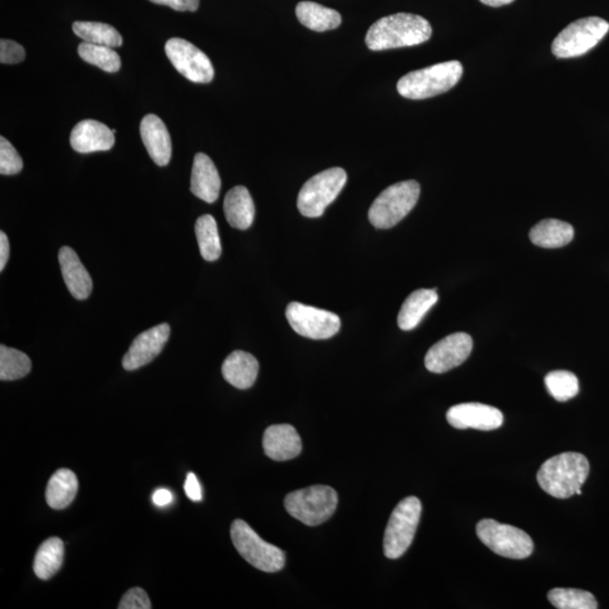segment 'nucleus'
<instances>
[{"label":"nucleus","instance_id":"obj_1","mask_svg":"<svg viewBox=\"0 0 609 609\" xmlns=\"http://www.w3.org/2000/svg\"><path fill=\"white\" fill-rule=\"evenodd\" d=\"M431 35L432 27L426 18L398 13L375 22L367 32L366 44L371 51L406 48L425 44Z\"/></svg>","mask_w":609,"mask_h":609},{"label":"nucleus","instance_id":"obj_2","mask_svg":"<svg viewBox=\"0 0 609 609\" xmlns=\"http://www.w3.org/2000/svg\"><path fill=\"white\" fill-rule=\"evenodd\" d=\"M587 457L579 453H564L547 459L539 468L537 482L547 495L568 499L583 495L581 486L589 476Z\"/></svg>","mask_w":609,"mask_h":609},{"label":"nucleus","instance_id":"obj_3","mask_svg":"<svg viewBox=\"0 0 609 609\" xmlns=\"http://www.w3.org/2000/svg\"><path fill=\"white\" fill-rule=\"evenodd\" d=\"M463 75L457 60L435 64L408 73L398 83L399 95L410 100H425L452 90Z\"/></svg>","mask_w":609,"mask_h":609},{"label":"nucleus","instance_id":"obj_4","mask_svg":"<svg viewBox=\"0 0 609 609\" xmlns=\"http://www.w3.org/2000/svg\"><path fill=\"white\" fill-rule=\"evenodd\" d=\"M420 192V184L415 180L390 185L371 204L368 213L371 225L379 230L392 229L416 207Z\"/></svg>","mask_w":609,"mask_h":609},{"label":"nucleus","instance_id":"obj_5","mask_svg":"<svg viewBox=\"0 0 609 609\" xmlns=\"http://www.w3.org/2000/svg\"><path fill=\"white\" fill-rule=\"evenodd\" d=\"M337 491L328 486H314L291 492L285 499V508L291 517L307 526H319L336 513Z\"/></svg>","mask_w":609,"mask_h":609},{"label":"nucleus","instance_id":"obj_6","mask_svg":"<svg viewBox=\"0 0 609 609\" xmlns=\"http://www.w3.org/2000/svg\"><path fill=\"white\" fill-rule=\"evenodd\" d=\"M231 536L237 552L254 568L273 574L285 566V553L263 541L244 520L237 519L231 524Z\"/></svg>","mask_w":609,"mask_h":609},{"label":"nucleus","instance_id":"obj_7","mask_svg":"<svg viewBox=\"0 0 609 609\" xmlns=\"http://www.w3.org/2000/svg\"><path fill=\"white\" fill-rule=\"evenodd\" d=\"M422 513L421 501L417 496L403 499L390 515L384 536V555L390 560L398 559L415 539Z\"/></svg>","mask_w":609,"mask_h":609},{"label":"nucleus","instance_id":"obj_8","mask_svg":"<svg viewBox=\"0 0 609 609\" xmlns=\"http://www.w3.org/2000/svg\"><path fill=\"white\" fill-rule=\"evenodd\" d=\"M348 176L340 167L325 170L307 181L297 199V207L301 215L318 218L340 194Z\"/></svg>","mask_w":609,"mask_h":609},{"label":"nucleus","instance_id":"obj_9","mask_svg":"<svg viewBox=\"0 0 609 609\" xmlns=\"http://www.w3.org/2000/svg\"><path fill=\"white\" fill-rule=\"evenodd\" d=\"M609 23L601 17H585L571 23L553 41L552 53L560 59L580 57L608 34Z\"/></svg>","mask_w":609,"mask_h":609},{"label":"nucleus","instance_id":"obj_10","mask_svg":"<svg viewBox=\"0 0 609 609\" xmlns=\"http://www.w3.org/2000/svg\"><path fill=\"white\" fill-rule=\"evenodd\" d=\"M477 537L496 555L523 560L532 555L534 543L527 533L494 519H483L476 526Z\"/></svg>","mask_w":609,"mask_h":609},{"label":"nucleus","instance_id":"obj_11","mask_svg":"<svg viewBox=\"0 0 609 609\" xmlns=\"http://www.w3.org/2000/svg\"><path fill=\"white\" fill-rule=\"evenodd\" d=\"M286 316L296 333L313 340H327L341 329V319L337 314L296 301L288 305Z\"/></svg>","mask_w":609,"mask_h":609},{"label":"nucleus","instance_id":"obj_12","mask_svg":"<svg viewBox=\"0 0 609 609\" xmlns=\"http://www.w3.org/2000/svg\"><path fill=\"white\" fill-rule=\"evenodd\" d=\"M165 53L176 71L191 82L208 83L215 76L208 55L187 40L170 39L166 42Z\"/></svg>","mask_w":609,"mask_h":609},{"label":"nucleus","instance_id":"obj_13","mask_svg":"<svg viewBox=\"0 0 609 609\" xmlns=\"http://www.w3.org/2000/svg\"><path fill=\"white\" fill-rule=\"evenodd\" d=\"M473 340L467 333L450 334L427 351L425 365L431 373L444 374L457 368L471 355Z\"/></svg>","mask_w":609,"mask_h":609},{"label":"nucleus","instance_id":"obj_14","mask_svg":"<svg viewBox=\"0 0 609 609\" xmlns=\"http://www.w3.org/2000/svg\"><path fill=\"white\" fill-rule=\"evenodd\" d=\"M170 334L171 328L167 323L157 325L139 334L123 357V368L133 371L150 364L164 349Z\"/></svg>","mask_w":609,"mask_h":609},{"label":"nucleus","instance_id":"obj_15","mask_svg":"<svg viewBox=\"0 0 609 609\" xmlns=\"http://www.w3.org/2000/svg\"><path fill=\"white\" fill-rule=\"evenodd\" d=\"M447 421L459 430L492 431L502 426L504 415L497 408L486 404L463 403L449 408Z\"/></svg>","mask_w":609,"mask_h":609},{"label":"nucleus","instance_id":"obj_16","mask_svg":"<svg viewBox=\"0 0 609 609\" xmlns=\"http://www.w3.org/2000/svg\"><path fill=\"white\" fill-rule=\"evenodd\" d=\"M113 130L96 120H83L71 134L73 150L81 153L110 151L114 146Z\"/></svg>","mask_w":609,"mask_h":609},{"label":"nucleus","instance_id":"obj_17","mask_svg":"<svg viewBox=\"0 0 609 609\" xmlns=\"http://www.w3.org/2000/svg\"><path fill=\"white\" fill-rule=\"evenodd\" d=\"M263 449L269 458L285 462L296 458L303 445L299 432L290 425H273L263 435Z\"/></svg>","mask_w":609,"mask_h":609},{"label":"nucleus","instance_id":"obj_18","mask_svg":"<svg viewBox=\"0 0 609 609\" xmlns=\"http://www.w3.org/2000/svg\"><path fill=\"white\" fill-rule=\"evenodd\" d=\"M221 180L217 167L206 153L199 152L194 156L191 191L204 202L213 203L220 197Z\"/></svg>","mask_w":609,"mask_h":609},{"label":"nucleus","instance_id":"obj_19","mask_svg":"<svg viewBox=\"0 0 609 609\" xmlns=\"http://www.w3.org/2000/svg\"><path fill=\"white\" fill-rule=\"evenodd\" d=\"M141 134L148 153L158 166L169 164L172 157V142L169 130L161 118L148 114L141 123Z\"/></svg>","mask_w":609,"mask_h":609},{"label":"nucleus","instance_id":"obj_20","mask_svg":"<svg viewBox=\"0 0 609 609\" xmlns=\"http://www.w3.org/2000/svg\"><path fill=\"white\" fill-rule=\"evenodd\" d=\"M58 259L68 290L78 300H87L93 290V281L75 250L64 246L59 250Z\"/></svg>","mask_w":609,"mask_h":609},{"label":"nucleus","instance_id":"obj_21","mask_svg":"<svg viewBox=\"0 0 609 609\" xmlns=\"http://www.w3.org/2000/svg\"><path fill=\"white\" fill-rule=\"evenodd\" d=\"M259 361L250 353L244 351L231 352L222 364V376L226 381L236 388L248 389L252 388L259 374Z\"/></svg>","mask_w":609,"mask_h":609},{"label":"nucleus","instance_id":"obj_22","mask_svg":"<svg viewBox=\"0 0 609 609\" xmlns=\"http://www.w3.org/2000/svg\"><path fill=\"white\" fill-rule=\"evenodd\" d=\"M224 211L231 227L241 231L250 229L254 221L255 207L249 190L239 185L229 191L225 197Z\"/></svg>","mask_w":609,"mask_h":609},{"label":"nucleus","instance_id":"obj_23","mask_svg":"<svg viewBox=\"0 0 609 609\" xmlns=\"http://www.w3.org/2000/svg\"><path fill=\"white\" fill-rule=\"evenodd\" d=\"M437 290H419L412 292L399 310L398 324L403 331H411L421 323L427 311L438 301Z\"/></svg>","mask_w":609,"mask_h":609},{"label":"nucleus","instance_id":"obj_24","mask_svg":"<svg viewBox=\"0 0 609 609\" xmlns=\"http://www.w3.org/2000/svg\"><path fill=\"white\" fill-rule=\"evenodd\" d=\"M575 237V230L568 222L557 220L539 221L529 232L532 243L543 249H560L568 245Z\"/></svg>","mask_w":609,"mask_h":609},{"label":"nucleus","instance_id":"obj_25","mask_svg":"<svg viewBox=\"0 0 609 609\" xmlns=\"http://www.w3.org/2000/svg\"><path fill=\"white\" fill-rule=\"evenodd\" d=\"M78 491L76 474L71 469L62 468L51 476L46 486L45 499L51 508L62 510L72 505Z\"/></svg>","mask_w":609,"mask_h":609},{"label":"nucleus","instance_id":"obj_26","mask_svg":"<svg viewBox=\"0 0 609 609\" xmlns=\"http://www.w3.org/2000/svg\"><path fill=\"white\" fill-rule=\"evenodd\" d=\"M296 15L301 25L315 32L336 30L342 23L340 13L313 2L297 5Z\"/></svg>","mask_w":609,"mask_h":609},{"label":"nucleus","instance_id":"obj_27","mask_svg":"<svg viewBox=\"0 0 609 609\" xmlns=\"http://www.w3.org/2000/svg\"><path fill=\"white\" fill-rule=\"evenodd\" d=\"M64 546L62 539L51 537L41 544L34 559V574L42 580H49L62 568Z\"/></svg>","mask_w":609,"mask_h":609},{"label":"nucleus","instance_id":"obj_28","mask_svg":"<svg viewBox=\"0 0 609 609\" xmlns=\"http://www.w3.org/2000/svg\"><path fill=\"white\" fill-rule=\"evenodd\" d=\"M195 235L203 260L213 262L221 258V241L215 218L211 215L198 218L195 222Z\"/></svg>","mask_w":609,"mask_h":609},{"label":"nucleus","instance_id":"obj_29","mask_svg":"<svg viewBox=\"0 0 609 609\" xmlns=\"http://www.w3.org/2000/svg\"><path fill=\"white\" fill-rule=\"evenodd\" d=\"M74 34L88 44L119 48L123 39L113 26L100 22H75L73 25Z\"/></svg>","mask_w":609,"mask_h":609},{"label":"nucleus","instance_id":"obj_30","mask_svg":"<svg viewBox=\"0 0 609 609\" xmlns=\"http://www.w3.org/2000/svg\"><path fill=\"white\" fill-rule=\"evenodd\" d=\"M32 362L29 356L16 349L0 346V379L16 380L30 374Z\"/></svg>","mask_w":609,"mask_h":609},{"label":"nucleus","instance_id":"obj_31","mask_svg":"<svg viewBox=\"0 0 609 609\" xmlns=\"http://www.w3.org/2000/svg\"><path fill=\"white\" fill-rule=\"evenodd\" d=\"M78 54L83 62L94 64L104 72L116 73L121 68L120 55L110 46L82 42L78 45Z\"/></svg>","mask_w":609,"mask_h":609},{"label":"nucleus","instance_id":"obj_32","mask_svg":"<svg viewBox=\"0 0 609 609\" xmlns=\"http://www.w3.org/2000/svg\"><path fill=\"white\" fill-rule=\"evenodd\" d=\"M552 605L559 609H597L598 604L594 594L585 590L574 588H555L547 594Z\"/></svg>","mask_w":609,"mask_h":609},{"label":"nucleus","instance_id":"obj_33","mask_svg":"<svg viewBox=\"0 0 609 609\" xmlns=\"http://www.w3.org/2000/svg\"><path fill=\"white\" fill-rule=\"evenodd\" d=\"M545 385L548 393L559 402H566L579 393V380L574 373L555 370L547 374Z\"/></svg>","mask_w":609,"mask_h":609},{"label":"nucleus","instance_id":"obj_34","mask_svg":"<svg viewBox=\"0 0 609 609\" xmlns=\"http://www.w3.org/2000/svg\"><path fill=\"white\" fill-rule=\"evenodd\" d=\"M23 169V161L20 153L6 138H0V173L2 175H15Z\"/></svg>","mask_w":609,"mask_h":609},{"label":"nucleus","instance_id":"obj_35","mask_svg":"<svg viewBox=\"0 0 609 609\" xmlns=\"http://www.w3.org/2000/svg\"><path fill=\"white\" fill-rule=\"evenodd\" d=\"M119 609H151L152 603L145 590L133 588L124 594L118 606Z\"/></svg>","mask_w":609,"mask_h":609},{"label":"nucleus","instance_id":"obj_36","mask_svg":"<svg viewBox=\"0 0 609 609\" xmlns=\"http://www.w3.org/2000/svg\"><path fill=\"white\" fill-rule=\"evenodd\" d=\"M25 50L17 42L12 40L0 41V63L14 64L23 62Z\"/></svg>","mask_w":609,"mask_h":609},{"label":"nucleus","instance_id":"obj_37","mask_svg":"<svg viewBox=\"0 0 609 609\" xmlns=\"http://www.w3.org/2000/svg\"><path fill=\"white\" fill-rule=\"evenodd\" d=\"M157 5H164L178 12H195L199 8L200 0H150Z\"/></svg>","mask_w":609,"mask_h":609},{"label":"nucleus","instance_id":"obj_38","mask_svg":"<svg viewBox=\"0 0 609 609\" xmlns=\"http://www.w3.org/2000/svg\"><path fill=\"white\" fill-rule=\"evenodd\" d=\"M184 491L190 500L200 502L202 500L201 486L194 473H189L184 483Z\"/></svg>","mask_w":609,"mask_h":609},{"label":"nucleus","instance_id":"obj_39","mask_svg":"<svg viewBox=\"0 0 609 609\" xmlns=\"http://www.w3.org/2000/svg\"><path fill=\"white\" fill-rule=\"evenodd\" d=\"M9 259L8 237L4 231L0 232V271H4Z\"/></svg>","mask_w":609,"mask_h":609},{"label":"nucleus","instance_id":"obj_40","mask_svg":"<svg viewBox=\"0 0 609 609\" xmlns=\"http://www.w3.org/2000/svg\"><path fill=\"white\" fill-rule=\"evenodd\" d=\"M172 501H173V495H172V492L170 490L158 489L155 492H153L152 502L157 506H169Z\"/></svg>","mask_w":609,"mask_h":609},{"label":"nucleus","instance_id":"obj_41","mask_svg":"<svg viewBox=\"0 0 609 609\" xmlns=\"http://www.w3.org/2000/svg\"><path fill=\"white\" fill-rule=\"evenodd\" d=\"M480 2L485 5H487V6L500 7L505 6V5L514 3L515 0H480Z\"/></svg>","mask_w":609,"mask_h":609}]
</instances>
